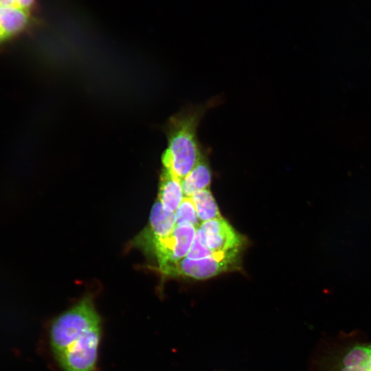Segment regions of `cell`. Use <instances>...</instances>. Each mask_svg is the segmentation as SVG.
Masks as SVG:
<instances>
[{
	"mask_svg": "<svg viewBox=\"0 0 371 371\" xmlns=\"http://www.w3.org/2000/svg\"><path fill=\"white\" fill-rule=\"evenodd\" d=\"M211 105L190 107L172 115L166 125L168 146L162 154L163 168L182 180L195 166L203 149L197 128Z\"/></svg>",
	"mask_w": 371,
	"mask_h": 371,
	"instance_id": "1",
	"label": "cell"
},
{
	"mask_svg": "<svg viewBox=\"0 0 371 371\" xmlns=\"http://www.w3.org/2000/svg\"><path fill=\"white\" fill-rule=\"evenodd\" d=\"M101 326L92 298L85 296L54 321L50 341L56 356L89 330Z\"/></svg>",
	"mask_w": 371,
	"mask_h": 371,
	"instance_id": "2",
	"label": "cell"
},
{
	"mask_svg": "<svg viewBox=\"0 0 371 371\" xmlns=\"http://www.w3.org/2000/svg\"><path fill=\"white\" fill-rule=\"evenodd\" d=\"M240 262V251H232L198 260L185 257L157 271L165 276L203 280L238 269Z\"/></svg>",
	"mask_w": 371,
	"mask_h": 371,
	"instance_id": "3",
	"label": "cell"
},
{
	"mask_svg": "<svg viewBox=\"0 0 371 371\" xmlns=\"http://www.w3.org/2000/svg\"><path fill=\"white\" fill-rule=\"evenodd\" d=\"M101 326L96 327L76 340L58 355L64 371H97Z\"/></svg>",
	"mask_w": 371,
	"mask_h": 371,
	"instance_id": "4",
	"label": "cell"
},
{
	"mask_svg": "<svg viewBox=\"0 0 371 371\" xmlns=\"http://www.w3.org/2000/svg\"><path fill=\"white\" fill-rule=\"evenodd\" d=\"M196 228L191 225H176L167 236L158 240L148 256L156 259L159 270L187 256Z\"/></svg>",
	"mask_w": 371,
	"mask_h": 371,
	"instance_id": "5",
	"label": "cell"
},
{
	"mask_svg": "<svg viewBox=\"0 0 371 371\" xmlns=\"http://www.w3.org/2000/svg\"><path fill=\"white\" fill-rule=\"evenodd\" d=\"M196 233L214 254L240 251L245 245L244 237L223 217L203 222Z\"/></svg>",
	"mask_w": 371,
	"mask_h": 371,
	"instance_id": "6",
	"label": "cell"
},
{
	"mask_svg": "<svg viewBox=\"0 0 371 371\" xmlns=\"http://www.w3.org/2000/svg\"><path fill=\"white\" fill-rule=\"evenodd\" d=\"M318 371H371V341H354L326 357Z\"/></svg>",
	"mask_w": 371,
	"mask_h": 371,
	"instance_id": "7",
	"label": "cell"
},
{
	"mask_svg": "<svg viewBox=\"0 0 371 371\" xmlns=\"http://www.w3.org/2000/svg\"><path fill=\"white\" fill-rule=\"evenodd\" d=\"M175 226V212L166 210L157 199L150 210L147 226L133 240L131 245L148 256L155 243L169 235Z\"/></svg>",
	"mask_w": 371,
	"mask_h": 371,
	"instance_id": "8",
	"label": "cell"
},
{
	"mask_svg": "<svg viewBox=\"0 0 371 371\" xmlns=\"http://www.w3.org/2000/svg\"><path fill=\"white\" fill-rule=\"evenodd\" d=\"M184 198L181 180L163 168L159 185V202L168 211L175 212Z\"/></svg>",
	"mask_w": 371,
	"mask_h": 371,
	"instance_id": "9",
	"label": "cell"
},
{
	"mask_svg": "<svg viewBox=\"0 0 371 371\" xmlns=\"http://www.w3.org/2000/svg\"><path fill=\"white\" fill-rule=\"evenodd\" d=\"M212 170L205 150L192 170L181 180L185 197L190 198L196 192L210 189Z\"/></svg>",
	"mask_w": 371,
	"mask_h": 371,
	"instance_id": "10",
	"label": "cell"
},
{
	"mask_svg": "<svg viewBox=\"0 0 371 371\" xmlns=\"http://www.w3.org/2000/svg\"><path fill=\"white\" fill-rule=\"evenodd\" d=\"M29 22V10L12 6H0V28L6 40L22 32Z\"/></svg>",
	"mask_w": 371,
	"mask_h": 371,
	"instance_id": "11",
	"label": "cell"
},
{
	"mask_svg": "<svg viewBox=\"0 0 371 371\" xmlns=\"http://www.w3.org/2000/svg\"><path fill=\"white\" fill-rule=\"evenodd\" d=\"M190 199L201 223L223 217L210 189L199 191Z\"/></svg>",
	"mask_w": 371,
	"mask_h": 371,
	"instance_id": "12",
	"label": "cell"
},
{
	"mask_svg": "<svg viewBox=\"0 0 371 371\" xmlns=\"http://www.w3.org/2000/svg\"><path fill=\"white\" fill-rule=\"evenodd\" d=\"M175 214L176 225H191L197 229L202 223L190 198H184Z\"/></svg>",
	"mask_w": 371,
	"mask_h": 371,
	"instance_id": "13",
	"label": "cell"
},
{
	"mask_svg": "<svg viewBox=\"0 0 371 371\" xmlns=\"http://www.w3.org/2000/svg\"><path fill=\"white\" fill-rule=\"evenodd\" d=\"M213 255L214 254L205 247L199 235L196 233L192 246L186 257L192 260H198Z\"/></svg>",
	"mask_w": 371,
	"mask_h": 371,
	"instance_id": "14",
	"label": "cell"
},
{
	"mask_svg": "<svg viewBox=\"0 0 371 371\" xmlns=\"http://www.w3.org/2000/svg\"><path fill=\"white\" fill-rule=\"evenodd\" d=\"M13 1L15 7L29 10L35 0H13Z\"/></svg>",
	"mask_w": 371,
	"mask_h": 371,
	"instance_id": "15",
	"label": "cell"
},
{
	"mask_svg": "<svg viewBox=\"0 0 371 371\" xmlns=\"http://www.w3.org/2000/svg\"><path fill=\"white\" fill-rule=\"evenodd\" d=\"M6 41L5 38V36L3 33V32L1 31V28H0V43Z\"/></svg>",
	"mask_w": 371,
	"mask_h": 371,
	"instance_id": "16",
	"label": "cell"
}]
</instances>
